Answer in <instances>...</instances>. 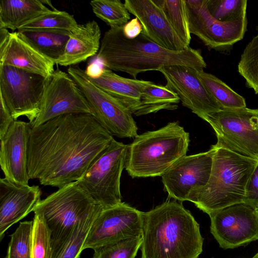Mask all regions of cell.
Segmentation results:
<instances>
[{"label": "cell", "instance_id": "obj_1", "mask_svg": "<svg viewBox=\"0 0 258 258\" xmlns=\"http://www.w3.org/2000/svg\"><path fill=\"white\" fill-rule=\"evenodd\" d=\"M113 139L88 113L64 114L31 127L29 177L58 188L78 181Z\"/></svg>", "mask_w": 258, "mask_h": 258}, {"label": "cell", "instance_id": "obj_2", "mask_svg": "<svg viewBox=\"0 0 258 258\" xmlns=\"http://www.w3.org/2000/svg\"><path fill=\"white\" fill-rule=\"evenodd\" d=\"M97 58L103 67L136 79L142 73L180 65L197 70L207 67L200 51L191 47L173 51L154 42L142 33L137 37L124 36L122 27H111L101 40Z\"/></svg>", "mask_w": 258, "mask_h": 258}, {"label": "cell", "instance_id": "obj_3", "mask_svg": "<svg viewBox=\"0 0 258 258\" xmlns=\"http://www.w3.org/2000/svg\"><path fill=\"white\" fill-rule=\"evenodd\" d=\"M141 258H199L200 225L181 203L167 201L143 212Z\"/></svg>", "mask_w": 258, "mask_h": 258}, {"label": "cell", "instance_id": "obj_4", "mask_svg": "<svg viewBox=\"0 0 258 258\" xmlns=\"http://www.w3.org/2000/svg\"><path fill=\"white\" fill-rule=\"evenodd\" d=\"M211 173L207 185L194 192L188 201L208 215L243 203L248 180L258 161L212 145Z\"/></svg>", "mask_w": 258, "mask_h": 258}, {"label": "cell", "instance_id": "obj_5", "mask_svg": "<svg viewBox=\"0 0 258 258\" xmlns=\"http://www.w3.org/2000/svg\"><path fill=\"white\" fill-rule=\"evenodd\" d=\"M189 135L176 121L135 137L127 146L125 169L132 178L162 176L186 155Z\"/></svg>", "mask_w": 258, "mask_h": 258}, {"label": "cell", "instance_id": "obj_6", "mask_svg": "<svg viewBox=\"0 0 258 258\" xmlns=\"http://www.w3.org/2000/svg\"><path fill=\"white\" fill-rule=\"evenodd\" d=\"M103 208L80 185L71 182L41 200L34 214L44 220L50 232L52 258L72 234L76 224L96 210Z\"/></svg>", "mask_w": 258, "mask_h": 258}, {"label": "cell", "instance_id": "obj_7", "mask_svg": "<svg viewBox=\"0 0 258 258\" xmlns=\"http://www.w3.org/2000/svg\"><path fill=\"white\" fill-rule=\"evenodd\" d=\"M127 146L113 139L77 181L103 209L122 202L120 180L125 168Z\"/></svg>", "mask_w": 258, "mask_h": 258}, {"label": "cell", "instance_id": "obj_8", "mask_svg": "<svg viewBox=\"0 0 258 258\" xmlns=\"http://www.w3.org/2000/svg\"><path fill=\"white\" fill-rule=\"evenodd\" d=\"M204 120L214 129L217 146L258 161V109L225 108Z\"/></svg>", "mask_w": 258, "mask_h": 258}, {"label": "cell", "instance_id": "obj_9", "mask_svg": "<svg viewBox=\"0 0 258 258\" xmlns=\"http://www.w3.org/2000/svg\"><path fill=\"white\" fill-rule=\"evenodd\" d=\"M49 78L24 70L0 65V98L15 120L37 118Z\"/></svg>", "mask_w": 258, "mask_h": 258}, {"label": "cell", "instance_id": "obj_10", "mask_svg": "<svg viewBox=\"0 0 258 258\" xmlns=\"http://www.w3.org/2000/svg\"><path fill=\"white\" fill-rule=\"evenodd\" d=\"M68 73L85 96L96 120L109 133L119 138L138 135L136 122L122 102L96 86L78 65L69 67Z\"/></svg>", "mask_w": 258, "mask_h": 258}, {"label": "cell", "instance_id": "obj_11", "mask_svg": "<svg viewBox=\"0 0 258 258\" xmlns=\"http://www.w3.org/2000/svg\"><path fill=\"white\" fill-rule=\"evenodd\" d=\"M185 3L190 33L209 48L226 50L243 38L246 31V17L222 22L214 19L209 13L208 0H185Z\"/></svg>", "mask_w": 258, "mask_h": 258}, {"label": "cell", "instance_id": "obj_12", "mask_svg": "<svg viewBox=\"0 0 258 258\" xmlns=\"http://www.w3.org/2000/svg\"><path fill=\"white\" fill-rule=\"evenodd\" d=\"M143 212L126 203L103 209L93 222L83 250L142 235Z\"/></svg>", "mask_w": 258, "mask_h": 258}, {"label": "cell", "instance_id": "obj_13", "mask_svg": "<svg viewBox=\"0 0 258 258\" xmlns=\"http://www.w3.org/2000/svg\"><path fill=\"white\" fill-rule=\"evenodd\" d=\"M71 113H88L93 110L85 96L68 73L59 69L49 78L39 113L30 124L37 126L57 116Z\"/></svg>", "mask_w": 258, "mask_h": 258}, {"label": "cell", "instance_id": "obj_14", "mask_svg": "<svg viewBox=\"0 0 258 258\" xmlns=\"http://www.w3.org/2000/svg\"><path fill=\"white\" fill-rule=\"evenodd\" d=\"M210 232L223 249H232L258 240V217L254 209L244 203L210 214Z\"/></svg>", "mask_w": 258, "mask_h": 258}, {"label": "cell", "instance_id": "obj_15", "mask_svg": "<svg viewBox=\"0 0 258 258\" xmlns=\"http://www.w3.org/2000/svg\"><path fill=\"white\" fill-rule=\"evenodd\" d=\"M214 149L185 155L173 164L162 176L164 190L170 198L188 201L194 192L205 186L210 177Z\"/></svg>", "mask_w": 258, "mask_h": 258}, {"label": "cell", "instance_id": "obj_16", "mask_svg": "<svg viewBox=\"0 0 258 258\" xmlns=\"http://www.w3.org/2000/svg\"><path fill=\"white\" fill-rule=\"evenodd\" d=\"M198 71L180 65L159 70L166 80L165 86L177 95L182 105L204 119L208 114L223 109L207 90Z\"/></svg>", "mask_w": 258, "mask_h": 258}, {"label": "cell", "instance_id": "obj_17", "mask_svg": "<svg viewBox=\"0 0 258 258\" xmlns=\"http://www.w3.org/2000/svg\"><path fill=\"white\" fill-rule=\"evenodd\" d=\"M29 122L16 120L0 139V165L6 179L28 185V145Z\"/></svg>", "mask_w": 258, "mask_h": 258}, {"label": "cell", "instance_id": "obj_18", "mask_svg": "<svg viewBox=\"0 0 258 258\" xmlns=\"http://www.w3.org/2000/svg\"><path fill=\"white\" fill-rule=\"evenodd\" d=\"M124 4L130 13L138 18L142 26V33L149 39L171 50L181 51L188 48L154 0H125Z\"/></svg>", "mask_w": 258, "mask_h": 258}, {"label": "cell", "instance_id": "obj_19", "mask_svg": "<svg viewBox=\"0 0 258 258\" xmlns=\"http://www.w3.org/2000/svg\"><path fill=\"white\" fill-rule=\"evenodd\" d=\"M55 63L41 54L19 35L0 28V65H7L50 78Z\"/></svg>", "mask_w": 258, "mask_h": 258}, {"label": "cell", "instance_id": "obj_20", "mask_svg": "<svg viewBox=\"0 0 258 258\" xmlns=\"http://www.w3.org/2000/svg\"><path fill=\"white\" fill-rule=\"evenodd\" d=\"M38 185L17 184L0 179V240L6 231L33 210L40 201Z\"/></svg>", "mask_w": 258, "mask_h": 258}, {"label": "cell", "instance_id": "obj_21", "mask_svg": "<svg viewBox=\"0 0 258 258\" xmlns=\"http://www.w3.org/2000/svg\"><path fill=\"white\" fill-rule=\"evenodd\" d=\"M100 38V28L95 21L78 24L71 31L64 52L55 64L70 67L85 61L98 52Z\"/></svg>", "mask_w": 258, "mask_h": 258}, {"label": "cell", "instance_id": "obj_22", "mask_svg": "<svg viewBox=\"0 0 258 258\" xmlns=\"http://www.w3.org/2000/svg\"><path fill=\"white\" fill-rule=\"evenodd\" d=\"M88 77L96 86L122 102L131 112L138 104L145 88L152 82L124 78L104 67L97 76Z\"/></svg>", "mask_w": 258, "mask_h": 258}, {"label": "cell", "instance_id": "obj_23", "mask_svg": "<svg viewBox=\"0 0 258 258\" xmlns=\"http://www.w3.org/2000/svg\"><path fill=\"white\" fill-rule=\"evenodd\" d=\"M50 10L43 1H1L0 28L18 30L27 22Z\"/></svg>", "mask_w": 258, "mask_h": 258}, {"label": "cell", "instance_id": "obj_24", "mask_svg": "<svg viewBox=\"0 0 258 258\" xmlns=\"http://www.w3.org/2000/svg\"><path fill=\"white\" fill-rule=\"evenodd\" d=\"M17 32L21 38L55 64L63 55L71 33L62 30Z\"/></svg>", "mask_w": 258, "mask_h": 258}, {"label": "cell", "instance_id": "obj_25", "mask_svg": "<svg viewBox=\"0 0 258 258\" xmlns=\"http://www.w3.org/2000/svg\"><path fill=\"white\" fill-rule=\"evenodd\" d=\"M180 101L173 91L165 86L152 82L144 90L138 104L131 113L136 116H142L164 109L175 110Z\"/></svg>", "mask_w": 258, "mask_h": 258}, {"label": "cell", "instance_id": "obj_26", "mask_svg": "<svg viewBox=\"0 0 258 258\" xmlns=\"http://www.w3.org/2000/svg\"><path fill=\"white\" fill-rule=\"evenodd\" d=\"M202 82L223 109L246 107L245 99L215 76L198 71Z\"/></svg>", "mask_w": 258, "mask_h": 258}, {"label": "cell", "instance_id": "obj_27", "mask_svg": "<svg viewBox=\"0 0 258 258\" xmlns=\"http://www.w3.org/2000/svg\"><path fill=\"white\" fill-rule=\"evenodd\" d=\"M78 24L69 13L51 10L20 27L17 31L35 30H62L71 32Z\"/></svg>", "mask_w": 258, "mask_h": 258}, {"label": "cell", "instance_id": "obj_28", "mask_svg": "<svg viewBox=\"0 0 258 258\" xmlns=\"http://www.w3.org/2000/svg\"><path fill=\"white\" fill-rule=\"evenodd\" d=\"M164 12L171 26L181 40L189 47L191 39L185 0H154Z\"/></svg>", "mask_w": 258, "mask_h": 258}, {"label": "cell", "instance_id": "obj_29", "mask_svg": "<svg viewBox=\"0 0 258 258\" xmlns=\"http://www.w3.org/2000/svg\"><path fill=\"white\" fill-rule=\"evenodd\" d=\"M102 209L96 210L78 223L71 236L52 258H79L90 228Z\"/></svg>", "mask_w": 258, "mask_h": 258}, {"label": "cell", "instance_id": "obj_30", "mask_svg": "<svg viewBox=\"0 0 258 258\" xmlns=\"http://www.w3.org/2000/svg\"><path fill=\"white\" fill-rule=\"evenodd\" d=\"M90 4L95 15L111 27H122L130 20V13L120 0H94Z\"/></svg>", "mask_w": 258, "mask_h": 258}, {"label": "cell", "instance_id": "obj_31", "mask_svg": "<svg viewBox=\"0 0 258 258\" xmlns=\"http://www.w3.org/2000/svg\"><path fill=\"white\" fill-rule=\"evenodd\" d=\"M257 34L245 47L238 64V71L246 86L258 94V26Z\"/></svg>", "mask_w": 258, "mask_h": 258}, {"label": "cell", "instance_id": "obj_32", "mask_svg": "<svg viewBox=\"0 0 258 258\" xmlns=\"http://www.w3.org/2000/svg\"><path fill=\"white\" fill-rule=\"evenodd\" d=\"M142 242L139 235L111 242L94 248L92 258H135Z\"/></svg>", "mask_w": 258, "mask_h": 258}, {"label": "cell", "instance_id": "obj_33", "mask_svg": "<svg viewBox=\"0 0 258 258\" xmlns=\"http://www.w3.org/2000/svg\"><path fill=\"white\" fill-rule=\"evenodd\" d=\"M33 221L21 222L11 234L5 258H31Z\"/></svg>", "mask_w": 258, "mask_h": 258}, {"label": "cell", "instance_id": "obj_34", "mask_svg": "<svg viewBox=\"0 0 258 258\" xmlns=\"http://www.w3.org/2000/svg\"><path fill=\"white\" fill-rule=\"evenodd\" d=\"M246 0H208L211 16L222 22H233L246 17Z\"/></svg>", "mask_w": 258, "mask_h": 258}, {"label": "cell", "instance_id": "obj_35", "mask_svg": "<svg viewBox=\"0 0 258 258\" xmlns=\"http://www.w3.org/2000/svg\"><path fill=\"white\" fill-rule=\"evenodd\" d=\"M31 258H51L50 232L43 218L34 214Z\"/></svg>", "mask_w": 258, "mask_h": 258}, {"label": "cell", "instance_id": "obj_36", "mask_svg": "<svg viewBox=\"0 0 258 258\" xmlns=\"http://www.w3.org/2000/svg\"><path fill=\"white\" fill-rule=\"evenodd\" d=\"M243 203L258 209V163L247 182Z\"/></svg>", "mask_w": 258, "mask_h": 258}, {"label": "cell", "instance_id": "obj_37", "mask_svg": "<svg viewBox=\"0 0 258 258\" xmlns=\"http://www.w3.org/2000/svg\"><path fill=\"white\" fill-rule=\"evenodd\" d=\"M0 139L7 133L15 120L12 117L5 103L0 98Z\"/></svg>", "mask_w": 258, "mask_h": 258}, {"label": "cell", "instance_id": "obj_38", "mask_svg": "<svg viewBox=\"0 0 258 258\" xmlns=\"http://www.w3.org/2000/svg\"><path fill=\"white\" fill-rule=\"evenodd\" d=\"M122 31L127 38H134L142 33V26L138 18H135L122 26Z\"/></svg>", "mask_w": 258, "mask_h": 258}, {"label": "cell", "instance_id": "obj_39", "mask_svg": "<svg viewBox=\"0 0 258 258\" xmlns=\"http://www.w3.org/2000/svg\"><path fill=\"white\" fill-rule=\"evenodd\" d=\"M103 68L102 64H99L97 62H95L88 67L86 72L90 77H96L100 74Z\"/></svg>", "mask_w": 258, "mask_h": 258}, {"label": "cell", "instance_id": "obj_40", "mask_svg": "<svg viewBox=\"0 0 258 258\" xmlns=\"http://www.w3.org/2000/svg\"><path fill=\"white\" fill-rule=\"evenodd\" d=\"M252 258H258V252Z\"/></svg>", "mask_w": 258, "mask_h": 258}, {"label": "cell", "instance_id": "obj_41", "mask_svg": "<svg viewBox=\"0 0 258 258\" xmlns=\"http://www.w3.org/2000/svg\"><path fill=\"white\" fill-rule=\"evenodd\" d=\"M255 211H256V214H257V215L258 217V209H256Z\"/></svg>", "mask_w": 258, "mask_h": 258}, {"label": "cell", "instance_id": "obj_42", "mask_svg": "<svg viewBox=\"0 0 258 258\" xmlns=\"http://www.w3.org/2000/svg\"></svg>", "mask_w": 258, "mask_h": 258}]
</instances>
